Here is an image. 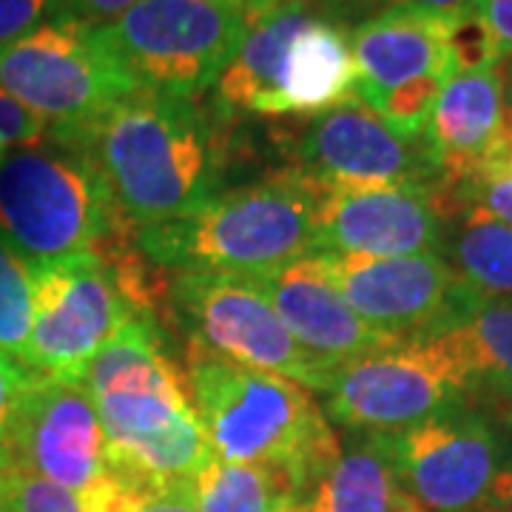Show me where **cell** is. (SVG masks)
<instances>
[{"mask_svg": "<svg viewBox=\"0 0 512 512\" xmlns=\"http://www.w3.org/2000/svg\"><path fill=\"white\" fill-rule=\"evenodd\" d=\"M80 387L97 410L117 476L165 493L188 487L217 458L185 367L174 362L154 319L134 313L83 370Z\"/></svg>", "mask_w": 512, "mask_h": 512, "instance_id": "obj_1", "label": "cell"}, {"mask_svg": "<svg viewBox=\"0 0 512 512\" xmlns=\"http://www.w3.org/2000/svg\"><path fill=\"white\" fill-rule=\"evenodd\" d=\"M46 140L89 151L137 231L183 220L220 194L217 126L194 100L140 89L92 126L46 128Z\"/></svg>", "mask_w": 512, "mask_h": 512, "instance_id": "obj_2", "label": "cell"}, {"mask_svg": "<svg viewBox=\"0 0 512 512\" xmlns=\"http://www.w3.org/2000/svg\"><path fill=\"white\" fill-rule=\"evenodd\" d=\"M183 367L194 410L220 461L282 467L302 498L339 456L342 441L299 382L234 362L194 339H188Z\"/></svg>", "mask_w": 512, "mask_h": 512, "instance_id": "obj_3", "label": "cell"}, {"mask_svg": "<svg viewBox=\"0 0 512 512\" xmlns=\"http://www.w3.org/2000/svg\"><path fill=\"white\" fill-rule=\"evenodd\" d=\"M319 197L322 185L291 165L262 183L220 191L183 220L140 228L137 245L165 271L268 276L319 254Z\"/></svg>", "mask_w": 512, "mask_h": 512, "instance_id": "obj_4", "label": "cell"}, {"mask_svg": "<svg viewBox=\"0 0 512 512\" xmlns=\"http://www.w3.org/2000/svg\"><path fill=\"white\" fill-rule=\"evenodd\" d=\"M128 228L89 151L43 137L0 160V239L29 268L97 254Z\"/></svg>", "mask_w": 512, "mask_h": 512, "instance_id": "obj_5", "label": "cell"}, {"mask_svg": "<svg viewBox=\"0 0 512 512\" xmlns=\"http://www.w3.org/2000/svg\"><path fill=\"white\" fill-rule=\"evenodd\" d=\"M316 396L328 421L353 433H399L458 407H476L464 356L444 330L333 367Z\"/></svg>", "mask_w": 512, "mask_h": 512, "instance_id": "obj_6", "label": "cell"}, {"mask_svg": "<svg viewBox=\"0 0 512 512\" xmlns=\"http://www.w3.org/2000/svg\"><path fill=\"white\" fill-rule=\"evenodd\" d=\"M248 23L228 0H137L97 32L137 89L194 100L214 89Z\"/></svg>", "mask_w": 512, "mask_h": 512, "instance_id": "obj_7", "label": "cell"}, {"mask_svg": "<svg viewBox=\"0 0 512 512\" xmlns=\"http://www.w3.org/2000/svg\"><path fill=\"white\" fill-rule=\"evenodd\" d=\"M0 89L49 131L92 126L128 94L140 92L97 29L60 18L43 20L0 46Z\"/></svg>", "mask_w": 512, "mask_h": 512, "instance_id": "obj_8", "label": "cell"}, {"mask_svg": "<svg viewBox=\"0 0 512 512\" xmlns=\"http://www.w3.org/2000/svg\"><path fill=\"white\" fill-rule=\"evenodd\" d=\"M174 322L191 339L248 367L271 370L308 390H319L330 370L293 339L254 276L222 274L208 268L171 271Z\"/></svg>", "mask_w": 512, "mask_h": 512, "instance_id": "obj_9", "label": "cell"}, {"mask_svg": "<svg viewBox=\"0 0 512 512\" xmlns=\"http://www.w3.org/2000/svg\"><path fill=\"white\" fill-rule=\"evenodd\" d=\"M29 274L32 333L26 367L52 379L80 382L89 362L134 311L100 256H66L35 265Z\"/></svg>", "mask_w": 512, "mask_h": 512, "instance_id": "obj_10", "label": "cell"}, {"mask_svg": "<svg viewBox=\"0 0 512 512\" xmlns=\"http://www.w3.org/2000/svg\"><path fill=\"white\" fill-rule=\"evenodd\" d=\"M501 421L484 407H458L399 433H382L404 490L427 512H484L507 453Z\"/></svg>", "mask_w": 512, "mask_h": 512, "instance_id": "obj_11", "label": "cell"}, {"mask_svg": "<svg viewBox=\"0 0 512 512\" xmlns=\"http://www.w3.org/2000/svg\"><path fill=\"white\" fill-rule=\"evenodd\" d=\"M330 279L359 319L387 339L430 336L456 311L464 282L439 254H322Z\"/></svg>", "mask_w": 512, "mask_h": 512, "instance_id": "obj_12", "label": "cell"}, {"mask_svg": "<svg viewBox=\"0 0 512 512\" xmlns=\"http://www.w3.org/2000/svg\"><path fill=\"white\" fill-rule=\"evenodd\" d=\"M9 470L35 473L74 495L109 476L106 436L80 382L32 370L12 430Z\"/></svg>", "mask_w": 512, "mask_h": 512, "instance_id": "obj_13", "label": "cell"}, {"mask_svg": "<svg viewBox=\"0 0 512 512\" xmlns=\"http://www.w3.org/2000/svg\"><path fill=\"white\" fill-rule=\"evenodd\" d=\"M444 211L436 183L328 188L319 197V254L416 256L439 254Z\"/></svg>", "mask_w": 512, "mask_h": 512, "instance_id": "obj_14", "label": "cell"}, {"mask_svg": "<svg viewBox=\"0 0 512 512\" xmlns=\"http://www.w3.org/2000/svg\"><path fill=\"white\" fill-rule=\"evenodd\" d=\"M293 168L328 188L436 183L424 143L396 137L362 100L316 114Z\"/></svg>", "mask_w": 512, "mask_h": 512, "instance_id": "obj_15", "label": "cell"}, {"mask_svg": "<svg viewBox=\"0 0 512 512\" xmlns=\"http://www.w3.org/2000/svg\"><path fill=\"white\" fill-rule=\"evenodd\" d=\"M254 279L293 339L330 365H345L396 342L359 319L330 279L322 254L305 256L274 274Z\"/></svg>", "mask_w": 512, "mask_h": 512, "instance_id": "obj_16", "label": "cell"}, {"mask_svg": "<svg viewBox=\"0 0 512 512\" xmlns=\"http://www.w3.org/2000/svg\"><path fill=\"white\" fill-rule=\"evenodd\" d=\"M456 15V12H453ZM453 15L413 6H387L350 29L356 63V97L370 103L404 83L439 74L453 77L450 26Z\"/></svg>", "mask_w": 512, "mask_h": 512, "instance_id": "obj_17", "label": "cell"}, {"mask_svg": "<svg viewBox=\"0 0 512 512\" xmlns=\"http://www.w3.org/2000/svg\"><path fill=\"white\" fill-rule=\"evenodd\" d=\"M504 100L501 63L458 72L444 83L424 134L436 185L444 191H456L473 180L478 160L498 128Z\"/></svg>", "mask_w": 512, "mask_h": 512, "instance_id": "obj_18", "label": "cell"}, {"mask_svg": "<svg viewBox=\"0 0 512 512\" xmlns=\"http://www.w3.org/2000/svg\"><path fill=\"white\" fill-rule=\"evenodd\" d=\"M350 100H359L350 29L313 12L285 52L271 117H316Z\"/></svg>", "mask_w": 512, "mask_h": 512, "instance_id": "obj_19", "label": "cell"}, {"mask_svg": "<svg viewBox=\"0 0 512 512\" xmlns=\"http://www.w3.org/2000/svg\"><path fill=\"white\" fill-rule=\"evenodd\" d=\"M313 9L302 0H288L256 15L214 83V109L231 120L237 114L271 117L282 60L296 32L311 20Z\"/></svg>", "mask_w": 512, "mask_h": 512, "instance_id": "obj_20", "label": "cell"}, {"mask_svg": "<svg viewBox=\"0 0 512 512\" xmlns=\"http://www.w3.org/2000/svg\"><path fill=\"white\" fill-rule=\"evenodd\" d=\"M441 330L464 356L476 407L498 419L512 416V296H487L464 282L456 311Z\"/></svg>", "mask_w": 512, "mask_h": 512, "instance_id": "obj_21", "label": "cell"}, {"mask_svg": "<svg viewBox=\"0 0 512 512\" xmlns=\"http://www.w3.org/2000/svg\"><path fill=\"white\" fill-rule=\"evenodd\" d=\"M305 512H427L404 490L382 433H359L299 498Z\"/></svg>", "mask_w": 512, "mask_h": 512, "instance_id": "obj_22", "label": "cell"}, {"mask_svg": "<svg viewBox=\"0 0 512 512\" xmlns=\"http://www.w3.org/2000/svg\"><path fill=\"white\" fill-rule=\"evenodd\" d=\"M191 495L200 512H279L299 498V487L282 467L214 458L194 476Z\"/></svg>", "mask_w": 512, "mask_h": 512, "instance_id": "obj_23", "label": "cell"}, {"mask_svg": "<svg viewBox=\"0 0 512 512\" xmlns=\"http://www.w3.org/2000/svg\"><path fill=\"white\" fill-rule=\"evenodd\" d=\"M453 237V271L473 291L487 296H512V228L504 222L464 208Z\"/></svg>", "mask_w": 512, "mask_h": 512, "instance_id": "obj_24", "label": "cell"}, {"mask_svg": "<svg viewBox=\"0 0 512 512\" xmlns=\"http://www.w3.org/2000/svg\"><path fill=\"white\" fill-rule=\"evenodd\" d=\"M32 333V274L29 265L0 239V350L26 365Z\"/></svg>", "mask_w": 512, "mask_h": 512, "instance_id": "obj_25", "label": "cell"}, {"mask_svg": "<svg viewBox=\"0 0 512 512\" xmlns=\"http://www.w3.org/2000/svg\"><path fill=\"white\" fill-rule=\"evenodd\" d=\"M444 83H447V77H439V74L416 77L399 89L370 100L367 109L376 111V117L396 137H402L407 143H424V134H427Z\"/></svg>", "mask_w": 512, "mask_h": 512, "instance_id": "obj_26", "label": "cell"}, {"mask_svg": "<svg viewBox=\"0 0 512 512\" xmlns=\"http://www.w3.org/2000/svg\"><path fill=\"white\" fill-rule=\"evenodd\" d=\"M0 512H83L77 495L55 481L6 470L0 476Z\"/></svg>", "mask_w": 512, "mask_h": 512, "instance_id": "obj_27", "label": "cell"}, {"mask_svg": "<svg viewBox=\"0 0 512 512\" xmlns=\"http://www.w3.org/2000/svg\"><path fill=\"white\" fill-rule=\"evenodd\" d=\"M444 205L450 211V217L464 211V208H476L481 214L493 217L512 228V177H498V180H478L456 188V191H444L439 185Z\"/></svg>", "mask_w": 512, "mask_h": 512, "instance_id": "obj_28", "label": "cell"}, {"mask_svg": "<svg viewBox=\"0 0 512 512\" xmlns=\"http://www.w3.org/2000/svg\"><path fill=\"white\" fill-rule=\"evenodd\" d=\"M29 379H32V367L20 365L18 359L0 350V476L12 464V430Z\"/></svg>", "mask_w": 512, "mask_h": 512, "instance_id": "obj_29", "label": "cell"}, {"mask_svg": "<svg viewBox=\"0 0 512 512\" xmlns=\"http://www.w3.org/2000/svg\"><path fill=\"white\" fill-rule=\"evenodd\" d=\"M498 177H512V100H504V111L495 128L490 146L484 148L481 160L476 165V174L470 183L478 180H498ZM467 185V183H464ZM461 188V185H458Z\"/></svg>", "mask_w": 512, "mask_h": 512, "instance_id": "obj_30", "label": "cell"}, {"mask_svg": "<svg viewBox=\"0 0 512 512\" xmlns=\"http://www.w3.org/2000/svg\"><path fill=\"white\" fill-rule=\"evenodd\" d=\"M137 0H52V18L74 20L89 29H103L123 18Z\"/></svg>", "mask_w": 512, "mask_h": 512, "instance_id": "obj_31", "label": "cell"}, {"mask_svg": "<svg viewBox=\"0 0 512 512\" xmlns=\"http://www.w3.org/2000/svg\"><path fill=\"white\" fill-rule=\"evenodd\" d=\"M52 18V0H0V46Z\"/></svg>", "mask_w": 512, "mask_h": 512, "instance_id": "obj_32", "label": "cell"}, {"mask_svg": "<svg viewBox=\"0 0 512 512\" xmlns=\"http://www.w3.org/2000/svg\"><path fill=\"white\" fill-rule=\"evenodd\" d=\"M476 15L487 26L498 60L512 57V0H476Z\"/></svg>", "mask_w": 512, "mask_h": 512, "instance_id": "obj_33", "label": "cell"}, {"mask_svg": "<svg viewBox=\"0 0 512 512\" xmlns=\"http://www.w3.org/2000/svg\"><path fill=\"white\" fill-rule=\"evenodd\" d=\"M302 3H308L313 12L336 20L348 29H353V23H362V20L373 18L376 12L393 6V0H302Z\"/></svg>", "mask_w": 512, "mask_h": 512, "instance_id": "obj_34", "label": "cell"}, {"mask_svg": "<svg viewBox=\"0 0 512 512\" xmlns=\"http://www.w3.org/2000/svg\"><path fill=\"white\" fill-rule=\"evenodd\" d=\"M134 512H200L191 495V484L188 487H177V490H165V493H154L146 498Z\"/></svg>", "mask_w": 512, "mask_h": 512, "instance_id": "obj_35", "label": "cell"}, {"mask_svg": "<svg viewBox=\"0 0 512 512\" xmlns=\"http://www.w3.org/2000/svg\"><path fill=\"white\" fill-rule=\"evenodd\" d=\"M504 510H512V447H507V453H504V461L495 473L493 487L487 493V504H484V512Z\"/></svg>", "mask_w": 512, "mask_h": 512, "instance_id": "obj_36", "label": "cell"}, {"mask_svg": "<svg viewBox=\"0 0 512 512\" xmlns=\"http://www.w3.org/2000/svg\"><path fill=\"white\" fill-rule=\"evenodd\" d=\"M393 6H413V9H427V12H444V15H453V12L473 9V6H476V0H393Z\"/></svg>", "mask_w": 512, "mask_h": 512, "instance_id": "obj_37", "label": "cell"}, {"mask_svg": "<svg viewBox=\"0 0 512 512\" xmlns=\"http://www.w3.org/2000/svg\"><path fill=\"white\" fill-rule=\"evenodd\" d=\"M231 6H237L242 15H248V18H256V15H262V12H268V9H274L279 3H288V0H228Z\"/></svg>", "mask_w": 512, "mask_h": 512, "instance_id": "obj_38", "label": "cell"}, {"mask_svg": "<svg viewBox=\"0 0 512 512\" xmlns=\"http://www.w3.org/2000/svg\"><path fill=\"white\" fill-rule=\"evenodd\" d=\"M501 77H504V94L512 100V57L501 60Z\"/></svg>", "mask_w": 512, "mask_h": 512, "instance_id": "obj_39", "label": "cell"}, {"mask_svg": "<svg viewBox=\"0 0 512 512\" xmlns=\"http://www.w3.org/2000/svg\"><path fill=\"white\" fill-rule=\"evenodd\" d=\"M279 512H305V507H302L299 501H291V504H285Z\"/></svg>", "mask_w": 512, "mask_h": 512, "instance_id": "obj_40", "label": "cell"}, {"mask_svg": "<svg viewBox=\"0 0 512 512\" xmlns=\"http://www.w3.org/2000/svg\"><path fill=\"white\" fill-rule=\"evenodd\" d=\"M504 512H512V510H504Z\"/></svg>", "mask_w": 512, "mask_h": 512, "instance_id": "obj_41", "label": "cell"}]
</instances>
